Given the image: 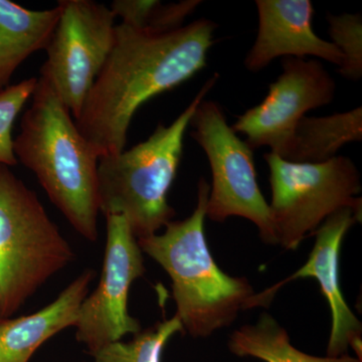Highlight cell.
Listing matches in <instances>:
<instances>
[{
    "instance_id": "obj_11",
    "label": "cell",
    "mask_w": 362,
    "mask_h": 362,
    "mask_svg": "<svg viewBox=\"0 0 362 362\" xmlns=\"http://www.w3.org/2000/svg\"><path fill=\"white\" fill-rule=\"evenodd\" d=\"M361 221V214L344 209L329 216L319 226L314 235L315 245L305 265L293 275L265 291L254 294L247 304V310L255 307L268 306L283 286L300 278H315L324 297L329 303L332 326L327 346V356H346L349 347L356 350L361 361V321L354 315L343 297L339 285V252L343 239L351 226Z\"/></svg>"
},
{
    "instance_id": "obj_22",
    "label": "cell",
    "mask_w": 362,
    "mask_h": 362,
    "mask_svg": "<svg viewBox=\"0 0 362 362\" xmlns=\"http://www.w3.org/2000/svg\"><path fill=\"white\" fill-rule=\"evenodd\" d=\"M2 319L4 318H2L1 315H0V322H1Z\"/></svg>"
},
{
    "instance_id": "obj_16",
    "label": "cell",
    "mask_w": 362,
    "mask_h": 362,
    "mask_svg": "<svg viewBox=\"0 0 362 362\" xmlns=\"http://www.w3.org/2000/svg\"><path fill=\"white\" fill-rule=\"evenodd\" d=\"M228 349L235 356L255 357L265 362H362L354 357H317L293 346L287 331L270 314L263 313L255 324L233 331Z\"/></svg>"
},
{
    "instance_id": "obj_20",
    "label": "cell",
    "mask_w": 362,
    "mask_h": 362,
    "mask_svg": "<svg viewBox=\"0 0 362 362\" xmlns=\"http://www.w3.org/2000/svg\"><path fill=\"white\" fill-rule=\"evenodd\" d=\"M201 4L202 1L197 0H185L177 4H168L158 1L144 32L162 35L180 30L182 28L185 18L194 13Z\"/></svg>"
},
{
    "instance_id": "obj_10",
    "label": "cell",
    "mask_w": 362,
    "mask_h": 362,
    "mask_svg": "<svg viewBox=\"0 0 362 362\" xmlns=\"http://www.w3.org/2000/svg\"><path fill=\"white\" fill-rule=\"evenodd\" d=\"M282 69L265 99L238 117L232 128L246 136L250 148L270 147L271 153L285 159L298 124L333 101L337 83L318 59L285 58Z\"/></svg>"
},
{
    "instance_id": "obj_21",
    "label": "cell",
    "mask_w": 362,
    "mask_h": 362,
    "mask_svg": "<svg viewBox=\"0 0 362 362\" xmlns=\"http://www.w3.org/2000/svg\"><path fill=\"white\" fill-rule=\"evenodd\" d=\"M157 4V0H115L110 9L116 18H121V25L144 32Z\"/></svg>"
},
{
    "instance_id": "obj_6",
    "label": "cell",
    "mask_w": 362,
    "mask_h": 362,
    "mask_svg": "<svg viewBox=\"0 0 362 362\" xmlns=\"http://www.w3.org/2000/svg\"><path fill=\"white\" fill-rule=\"evenodd\" d=\"M270 170L272 221L277 244L296 250L332 214L351 209L361 214V175L346 156L320 163H296L266 153Z\"/></svg>"
},
{
    "instance_id": "obj_4",
    "label": "cell",
    "mask_w": 362,
    "mask_h": 362,
    "mask_svg": "<svg viewBox=\"0 0 362 362\" xmlns=\"http://www.w3.org/2000/svg\"><path fill=\"white\" fill-rule=\"evenodd\" d=\"M218 78V74L209 78L173 123L159 124L145 141L99 159L100 211L105 216H123L136 239L156 235L175 216L168 197L180 168L185 132L197 107Z\"/></svg>"
},
{
    "instance_id": "obj_7",
    "label": "cell",
    "mask_w": 362,
    "mask_h": 362,
    "mask_svg": "<svg viewBox=\"0 0 362 362\" xmlns=\"http://www.w3.org/2000/svg\"><path fill=\"white\" fill-rule=\"evenodd\" d=\"M189 125L192 137L206 154L211 166L213 183L207 218L216 223L230 216L247 218L258 226L264 242L277 244L270 206L257 181L252 149L226 122L221 105L202 100Z\"/></svg>"
},
{
    "instance_id": "obj_1",
    "label": "cell",
    "mask_w": 362,
    "mask_h": 362,
    "mask_svg": "<svg viewBox=\"0 0 362 362\" xmlns=\"http://www.w3.org/2000/svg\"><path fill=\"white\" fill-rule=\"evenodd\" d=\"M216 26L202 18L154 35L116 25L110 54L75 120L100 156L125 150L133 117L143 104L206 68Z\"/></svg>"
},
{
    "instance_id": "obj_5",
    "label": "cell",
    "mask_w": 362,
    "mask_h": 362,
    "mask_svg": "<svg viewBox=\"0 0 362 362\" xmlns=\"http://www.w3.org/2000/svg\"><path fill=\"white\" fill-rule=\"evenodd\" d=\"M75 252L37 194L0 164V315L13 316Z\"/></svg>"
},
{
    "instance_id": "obj_9",
    "label": "cell",
    "mask_w": 362,
    "mask_h": 362,
    "mask_svg": "<svg viewBox=\"0 0 362 362\" xmlns=\"http://www.w3.org/2000/svg\"><path fill=\"white\" fill-rule=\"evenodd\" d=\"M106 247L99 285L86 297L77 323V340L90 356L141 331L139 321L128 312L131 285L144 274V259L137 239L123 216H106Z\"/></svg>"
},
{
    "instance_id": "obj_18",
    "label": "cell",
    "mask_w": 362,
    "mask_h": 362,
    "mask_svg": "<svg viewBox=\"0 0 362 362\" xmlns=\"http://www.w3.org/2000/svg\"><path fill=\"white\" fill-rule=\"evenodd\" d=\"M331 42L342 54L340 75L347 80H361L362 77V16L361 13L327 14Z\"/></svg>"
},
{
    "instance_id": "obj_8",
    "label": "cell",
    "mask_w": 362,
    "mask_h": 362,
    "mask_svg": "<svg viewBox=\"0 0 362 362\" xmlns=\"http://www.w3.org/2000/svg\"><path fill=\"white\" fill-rule=\"evenodd\" d=\"M61 16L40 75L51 80L76 119L115 40V16L93 0H59Z\"/></svg>"
},
{
    "instance_id": "obj_2",
    "label": "cell",
    "mask_w": 362,
    "mask_h": 362,
    "mask_svg": "<svg viewBox=\"0 0 362 362\" xmlns=\"http://www.w3.org/2000/svg\"><path fill=\"white\" fill-rule=\"evenodd\" d=\"M32 103L13 140L14 154L37 176L51 199L81 235L98 239L99 152L81 134L49 78L40 75Z\"/></svg>"
},
{
    "instance_id": "obj_12",
    "label": "cell",
    "mask_w": 362,
    "mask_h": 362,
    "mask_svg": "<svg viewBox=\"0 0 362 362\" xmlns=\"http://www.w3.org/2000/svg\"><path fill=\"white\" fill-rule=\"evenodd\" d=\"M259 28L257 39L245 59V66L258 73L274 59H323L339 68L343 57L331 42L314 33V7L309 0H257Z\"/></svg>"
},
{
    "instance_id": "obj_17",
    "label": "cell",
    "mask_w": 362,
    "mask_h": 362,
    "mask_svg": "<svg viewBox=\"0 0 362 362\" xmlns=\"http://www.w3.org/2000/svg\"><path fill=\"white\" fill-rule=\"evenodd\" d=\"M180 331L182 324L175 315L144 332L140 331L130 341L107 345L93 354V362H160L168 340Z\"/></svg>"
},
{
    "instance_id": "obj_13",
    "label": "cell",
    "mask_w": 362,
    "mask_h": 362,
    "mask_svg": "<svg viewBox=\"0 0 362 362\" xmlns=\"http://www.w3.org/2000/svg\"><path fill=\"white\" fill-rule=\"evenodd\" d=\"M95 272L86 270L54 301L30 315L2 319L0 362H28L40 345L77 323Z\"/></svg>"
},
{
    "instance_id": "obj_14",
    "label": "cell",
    "mask_w": 362,
    "mask_h": 362,
    "mask_svg": "<svg viewBox=\"0 0 362 362\" xmlns=\"http://www.w3.org/2000/svg\"><path fill=\"white\" fill-rule=\"evenodd\" d=\"M61 16V6L45 11L25 8L0 0V92L28 57L47 49Z\"/></svg>"
},
{
    "instance_id": "obj_19",
    "label": "cell",
    "mask_w": 362,
    "mask_h": 362,
    "mask_svg": "<svg viewBox=\"0 0 362 362\" xmlns=\"http://www.w3.org/2000/svg\"><path fill=\"white\" fill-rule=\"evenodd\" d=\"M37 78H30L9 85L0 92V164L13 168L18 161L14 154L13 128L16 117L32 98Z\"/></svg>"
},
{
    "instance_id": "obj_15",
    "label": "cell",
    "mask_w": 362,
    "mask_h": 362,
    "mask_svg": "<svg viewBox=\"0 0 362 362\" xmlns=\"http://www.w3.org/2000/svg\"><path fill=\"white\" fill-rule=\"evenodd\" d=\"M362 140V108L329 116H305L299 124L285 160L320 163L337 156L351 142Z\"/></svg>"
},
{
    "instance_id": "obj_3",
    "label": "cell",
    "mask_w": 362,
    "mask_h": 362,
    "mask_svg": "<svg viewBox=\"0 0 362 362\" xmlns=\"http://www.w3.org/2000/svg\"><path fill=\"white\" fill-rule=\"evenodd\" d=\"M211 185L199 182L192 216L169 221L165 232L138 239L146 252L166 271L173 282L175 316L190 337L206 338L230 325L255 294L247 278L226 275L216 265L204 233Z\"/></svg>"
}]
</instances>
